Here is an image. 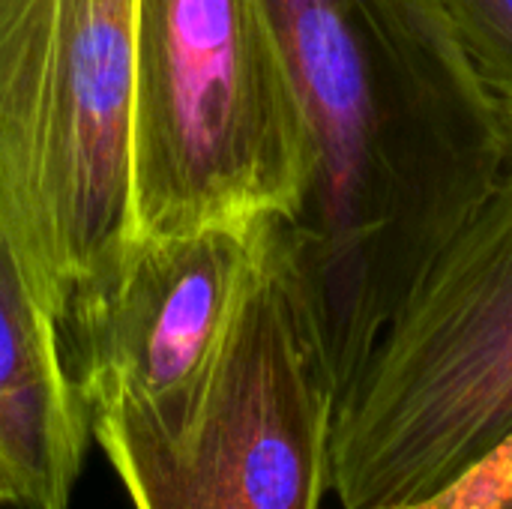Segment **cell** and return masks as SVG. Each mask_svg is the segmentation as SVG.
<instances>
[{
  "label": "cell",
  "mask_w": 512,
  "mask_h": 509,
  "mask_svg": "<svg viewBox=\"0 0 512 509\" xmlns=\"http://www.w3.org/2000/svg\"><path fill=\"white\" fill-rule=\"evenodd\" d=\"M264 222L204 402L177 438L93 432L135 509H321L333 495L336 390Z\"/></svg>",
  "instance_id": "obj_5"
},
{
  "label": "cell",
  "mask_w": 512,
  "mask_h": 509,
  "mask_svg": "<svg viewBox=\"0 0 512 509\" xmlns=\"http://www.w3.org/2000/svg\"><path fill=\"white\" fill-rule=\"evenodd\" d=\"M90 444L57 324L0 231V456L15 509H69Z\"/></svg>",
  "instance_id": "obj_7"
},
{
  "label": "cell",
  "mask_w": 512,
  "mask_h": 509,
  "mask_svg": "<svg viewBox=\"0 0 512 509\" xmlns=\"http://www.w3.org/2000/svg\"><path fill=\"white\" fill-rule=\"evenodd\" d=\"M135 0H0V231L54 324L129 252Z\"/></svg>",
  "instance_id": "obj_2"
},
{
  "label": "cell",
  "mask_w": 512,
  "mask_h": 509,
  "mask_svg": "<svg viewBox=\"0 0 512 509\" xmlns=\"http://www.w3.org/2000/svg\"><path fill=\"white\" fill-rule=\"evenodd\" d=\"M12 501H15V486H12L9 468L0 456V507H12Z\"/></svg>",
  "instance_id": "obj_10"
},
{
  "label": "cell",
  "mask_w": 512,
  "mask_h": 509,
  "mask_svg": "<svg viewBox=\"0 0 512 509\" xmlns=\"http://www.w3.org/2000/svg\"><path fill=\"white\" fill-rule=\"evenodd\" d=\"M375 509H512V435L429 498Z\"/></svg>",
  "instance_id": "obj_9"
},
{
  "label": "cell",
  "mask_w": 512,
  "mask_h": 509,
  "mask_svg": "<svg viewBox=\"0 0 512 509\" xmlns=\"http://www.w3.org/2000/svg\"><path fill=\"white\" fill-rule=\"evenodd\" d=\"M465 57L512 144V0H444Z\"/></svg>",
  "instance_id": "obj_8"
},
{
  "label": "cell",
  "mask_w": 512,
  "mask_h": 509,
  "mask_svg": "<svg viewBox=\"0 0 512 509\" xmlns=\"http://www.w3.org/2000/svg\"><path fill=\"white\" fill-rule=\"evenodd\" d=\"M312 153L279 225L336 405L438 249L512 165L444 0H264Z\"/></svg>",
  "instance_id": "obj_1"
},
{
  "label": "cell",
  "mask_w": 512,
  "mask_h": 509,
  "mask_svg": "<svg viewBox=\"0 0 512 509\" xmlns=\"http://www.w3.org/2000/svg\"><path fill=\"white\" fill-rule=\"evenodd\" d=\"M512 435V165L429 261L333 420L342 509L429 498Z\"/></svg>",
  "instance_id": "obj_4"
},
{
  "label": "cell",
  "mask_w": 512,
  "mask_h": 509,
  "mask_svg": "<svg viewBox=\"0 0 512 509\" xmlns=\"http://www.w3.org/2000/svg\"><path fill=\"white\" fill-rule=\"evenodd\" d=\"M132 240L294 222L312 153L264 0H135Z\"/></svg>",
  "instance_id": "obj_3"
},
{
  "label": "cell",
  "mask_w": 512,
  "mask_h": 509,
  "mask_svg": "<svg viewBox=\"0 0 512 509\" xmlns=\"http://www.w3.org/2000/svg\"><path fill=\"white\" fill-rule=\"evenodd\" d=\"M255 228L135 240L57 321L87 432L177 438L204 402L261 249Z\"/></svg>",
  "instance_id": "obj_6"
}]
</instances>
